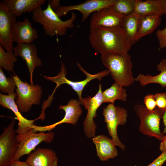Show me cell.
Wrapping results in <instances>:
<instances>
[{
    "label": "cell",
    "instance_id": "cell-33",
    "mask_svg": "<svg viewBox=\"0 0 166 166\" xmlns=\"http://www.w3.org/2000/svg\"><path fill=\"white\" fill-rule=\"evenodd\" d=\"M60 1L52 0L49 2V4L52 9L54 11L56 10L60 6Z\"/></svg>",
    "mask_w": 166,
    "mask_h": 166
},
{
    "label": "cell",
    "instance_id": "cell-36",
    "mask_svg": "<svg viewBox=\"0 0 166 166\" xmlns=\"http://www.w3.org/2000/svg\"><path fill=\"white\" fill-rule=\"evenodd\" d=\"M162 118L164 126L162 132L164 134H166V109L163 110V114Z\"/></svg>",
    "mask_w": 166,
    "mask_h": 166
},
{
    "label": "cell",
    "instance_id": "cell-1",
    "mask_svg": "<svg viewBox=\"0 0 166 166\" xmlns=\"http://www.w3.org/2000/svg\"><path fill=\"white\" fill-rule=\"evenodd\" d=\"M89 40L93 49L101 55L128 53L132 46L121 27L90 28Z\"/></svg>",
    "mask_w": 166,
    "mask_h": 166
},
{
    "label": "cell",
    "instance_id": "cell-35",
    "mask_svg": "<svg viewBox=\"0 0 166 166\" xmlns=\"http://www.w3.org/2000/svg\"><path fill=\"white\" fill-rule=\"evenodd\" d=\"M161 141L159 146L160 149L162 152H166V135H164Z\"/></svg>",
    "mask_w": 166,
    "mask_h": 166
},
{
    "label": "cell",
    "instance_id": "cell-32",
    "mask_svg": "<svg viewBox=\"0 0 166 166\" xmlns=\"http://www.w3.org/2000/svg\"><path fill=\"white\" fill-rule=\"evenodd\" d=\"M166 161V152H162L158 157L147 166H162Z\"/></svg>",
    "mask_w": 166,
    "mask_h": 166
},
{
    "label": "cell",
    "instance_id": "cell-7",
    "mask_svg": "<svg viewBox=\"0 0 166 166\" xmlns=\"http://www.w3.org/2000/svg\"><path fill=\"white\" fill-rule=\"evenodd\" d=\"M102 115L109 135L116 145L124 151L125 146L118 138L117 128L118 125H124L126 123L128 116L127 110L121 107L115 106L114 104H109L103 108Z\"/></svg>",
    "mask_w": 166,
    "mask_h": 166
},
{
    "label": "cell",
    "instance_id": "cell-37",
    "mask_svg": "<svg viewBox=\"0 0 166 166\" xmlns=\"http://www.w3.org/2000/svg\"><path fill=\"white\" fill-rule=\"evenodd\" d=\"M165 0V7H166V11H165V13L164 15H165V17L166 18V0Z\"/></svg>",
    "mask_w": 166,
    "mask_h": 166
},
{
    "label": "cell",
    "instance_id": "cell-23",
    "mask_svg": "<svg viewBox=\"0 0 166 166\" xmlns=\"http://www.w3.org/2000/svg\"><path fill=\"white\" fill-rule=\"evenodd\" d=\"M141 18L134 12L123 17L121 27L132 46L136 42V38Z\"/></svg>",
    "mask_w": 166,
    "mask_h": 166
},
{
    "label": "cell",
    "instance_id": "cell-25",
    "mask_svg": "<svg viewBox=\"0 0 166 166\" xmlns=\"http://www.w3.org/2000/svg\"><path fill=\"white\" fill-rule=\"evenodd\" d=\"M103 103L114 104L116 100L126 101L128 95L123 87L115 82L109 88L102 92Z\"/></svg>",
    "mask_w": 166,
    "mask_h": 166
},
{
    "label": "cell",
    "instance_id": "cell-9",
    "mask_svg": "<svg viewBox=\"0 0 166 166\" xmlns=\"http://www.w3.org/2000/svg\"><path fill=\"white\" fill-rule=\"evenodd\" d=\"M14 119L0 136V166H9L14 161L18 142Z\"/></svg>",
    "mask_w": 166,
    "mask_h": 166
},
{
    "label": "cell",
    "instance_id": "cell-14",
    "mask_svg": "<svg viewBox=\"0 0 166 166\" xmlns=\"http://www.w3.org/2000/svg\"><path fill=\"white\" fill-rule=\"evenodd\" d=\"M111 6L103 8L93 13L90 20V28L121 27L123 17L115 12Z\"/></svg>",
    "mask_w": 166,
    "mask_h": 166
},
{
    "label": "cell",
    "instance_id": "cell-31",
    "mask_svg": "<svg viewBox=\"0 0 166 166\" xmlns=\"http://www.w3.org/2000/svg\"><path fill=\"white\" fill-rule=\"evenodd\" d=\"M144 101L145 107L148 110L152 111L155 109L156 105L154 95L149 94L146 95Z\"/></svg>",
    "mask_w": 166,
    "mask_h": 166
},
{
    "label": "cell",
    "instance_id": "cell-20",
    "mask_svg": "<svg viewBox=\"0 0 166 166\" xmlns=\"http://www.w3.org/2000/svg\"><path fill=\"white\" fill-rule=\"evenodd\" d=\"M165 11V0H136L134 12L140 17L154 14L161 17Z\"/></svg>",
    "mask_w": 166,
    "mask_h": 166
},
{
    "label": "cell",
    "instance_id": "cell-17",
    "mask_svg": "<svg viewBox=\"0 0 166 166\" xmlns=\"http://www.w3.org/2000/svg\"><path fill=\"white\" fill-rule=\"evenodd\" d=\"M14 42L18 43H32L38 38L37 30L33 28L30 20L26 18L22 22L17 21L12 30Z\"/></svg>",
    "mask_w": 166,
    "mask_h": 166
},
{
    "label": "cell",
    "instance_id": "cell-12",
    "mask_svg": "<svg viewBox=\"0 0 166 166\" xmlns=\"http://www.w3.org/2000/svg\"><path fill=\"white\" fill-rule=\"evenodd\" d=\"M115 0H87L78 4L61 6L54 11L59 18L66 15L70 11L77 10L82 15L81 22L85 21L90 14L106 7L112 6Z\"/></svg>",
    "mask_w": 166,
    "mask_h": 166
},
{
    "label": "cell",
    "instance_id": "cell-4",
    "mask_svg": "<svg viewBox=\"0 0 166 166\" xmlns=\"http://www.w3.org/2000/svg\"><path fill=\"white\" fill-rule=\"evenodd\" d=\"M133 109L140 121V132L145 135L154 137L161 141L164 136L161 131L160 127L163 110L157 108L150 111L141 104L136 105Z\"/></svg>",
    "mask_w": 166,
    "mask_h": 166
},
{
    "label": "cell",
    "instance_id": "cell-21",
    "mask_svg": "<svg viewBox=\"0 0 166 166\" xmlns=\"http://www.w3.org/2000/svg\"><path fill=\"white\" fill-rule=\"evenodd\" d=\"M46 0H3L5 6L17 17L23 13L33 12L41 7Z\"/></svg>",
    "mask_w": 166,
    "mask_h": 166
},
{
    "label": "cell",
    "instance_id": "cell-18",
    "mask_svg": "<svg viewBox=\"0 0 166 166\" xmlns=\"http://www.w3.org/2000/svg\"><path fill=\"white\" fill-rule=\"evenodd\" d=\"M26 161L30 166H57L58 158L52 149L39 148L29 155Z\"/></svg>",
    "mask_w": 166,
    "mask_h": 166
},
{
    "label": "cell",
    "instance_id": "cell-13",
    "mask_svg": "<svg viewBox=\"0 0 166 166\" xmlns=\"http://www.w3.org/2000/svg\"><path fill=\"white\" fill-rule=\"evenodd\" d=\"M81 105L79 101L75 99L70 100L66 105H60L59 109L65 112L63 118L61 121L50 125L38 126L34 124L32 126L34 131L36 132H50L57 125L65 123L76 124L82 113Z\"/></svg>",
    "mask_w": 166,
    "mask_h": 166
},
{
    "label": "cell",
    "instance_id": "cell-16",
    "mask_svg": "<svg viewBox=\"0 0 166 166\" xmlns=\"http://www.w3.org/2000/svg\"><path fill=\"white\" fill-rule=\"evenodd\" d=\"M17 97L16 93L6 95L0 93V104L3 107L12 110L14 113L18 121V126L16 130L17 134H23L30 129L34 125L36 119L30 120L24 117L21 114L15 103L14 99Z\"/></svg>",
    "mask_w": 166,
    "mask_h": 166
},
{
    "label": "cell",
    "instance_id": "cell-15",
    "mask_svg": "<svg viewBox=\"0 0 166 166\" xmlns=\"http://www.w3.org/2000/svg\"><path fill=\"white\" fill-rule=\"evenodd\" d=\"M14 54L16 57H21L26 61L29 73L30 84L34 85L33 76L34 69L42 65L41 59L38 57L36 46L32 43H18L14 47Z\"/></svg>",
    "mask_w": 166,
    "mask_h": 166
},
{
    "label": "cell",
    "instance_id": "cell-24",
    "mask_svg": "<svg viewBox=\"0 0 166 166\" xmlns=\"http://www.w3.org/2000/svg\"><path fill=\"white\" fill-rule=\"evenodd\" d=\"M161 21V17L158 15L141 17L136 38V42L144 36L152 33L160 25Z\"/></svg>",
    "mask_w": 166,
    "mask_h": 166
},
{
    "label": "cell",
    "instance_id": "cell-22",
    "mask_svg": "<svg viewBox=\"0 0 166 166\" xmlns=\"http://www.w3.org/2000/svg\"><path fill=\"white\" fill-rule=\"evenodd\" d=\"M157 70L160 71L158 75L152 76L149 74L145 75L140 73L135 78L142 87L151 83L160 84L162 88L166 87V58L162 59L157 65Z\"/></svg>",
    "mask_w": 166,
    "mask_h": 166
},
{
    "label": "cell",
    "instance_id": "cell-2",
    "mask_svg": "<svg viewBox=\"0 0 166 166\" xmlns=\"http://www.w3.org/2000/svg\"><path fill=\"white\" fill-rule=\"evenodd\" d=\"M101 59L115 82L123 87H127L135 81L132 74L131 57L128 53L106 54L101 55Z\"/></svg>",
    "mask_w": 166,
    "mask_h": 166
},
{
    "label": "cell",
    "instance_id": "cell-6",
    "mask_svg": "<svg viewBox=\"0 0 166 166\" xmlns=\"http://www.w3.org/2000/svg\"><path fill=\"white\" fill-rule=\"evenodd\" d=\"M15 81L17 97L15 101L21 113L27 112L33 105H39L41 102L42 91L41 86L34 85L23 81L17 75L13 76Z\"/></svg>",
    "mask_w": 166,
    "mask_h": 166
},
{
    "label": "cell",
    "instance_id": "cell-30",
    "mask_svg": "<svg viewBox=\"0 0 166 166\" xmlns=\"http://www.w3.org/2000/svg\"><path fill=\"white\" fill-rule=\"evenodd\" d=\"M156 34L159 42V49L166 47V27L162 30H158Z\"/></svg>",
    "mask_w": 166,
    "mask_h": 166
},
{
    "label": "cell",
    "instance_id": "cell-29",
    "mask_svg": "<svg viewBox=\"0 0 166 166\" xmlns=\"http://www.w3.org/2000/svg\"><path fill=\"white\" fill-rule=\"evenodd\" d=\"M157 108L161 109H166V93H157L154 95Z\"/></svg>",
    "mask_w": 166,
    "mask_h": 166
},
{
    "label": "cell",
    "instance_id": "cell-27",
    "mask_svg": "<svg viewBox=\"0 0 166 166\" xmlns=\"http://www.w3.org/2000/svg\"><path fill=\"white\" fill-rule=\"evenodd\" d=\"M14 53L5 51L0 45V67L9 72H13L17 58Z\"/></svg>",
    "mask_w": 166,
    "mask_h": 166
},
{
    "label": "cell",
    "instance_id": "cell-26",
    "mask_svg": "<svg viewBox=\"0 0 166 166\" xmlns=\"http://www.w3.org/2000/svg\"><path fill=\"white\" fill-rule=\"evenodd\" d=\"M136 0H115L111 7L119 14L124 17L134 12Z\"/></svg>",
    "mask_w": 166,
    "mask_h": 166
},
{
    "label": "cell",
    "instance_id": "cell-8",
    "mask_svg": "<svg viewBox=\"0 0 166 166\" xmlns=\"http://www.w3.org/2000/svg\"><path fill=\"white\" fill-rule=\"evenodd\" d=\"M53 132H35L33 128L25 133L17 134V139L18 142V148L14 158V161L19 160L23 156L30 155L36 146L41 143H51L54 138Z\"/></svg>",
    "mask_w": 166,
    "mask_h": 166
},
{
    "label": "cell",
    "instance_id": "cell-34",
    "mask_svg": "<svg viewBox=\"0 0 166 166\" xmlns=\"http://www.w3.org/2000/svg\"><path fill=\"white\" fill-rule=\"evenodd\" d=\"M9 166H30L26 161L22 162L19 160L13 161Z\"/></svg>",
    "mask_w": 166,
    "mask_h": 166
},
{
    "label": "cell",
    "instance_id": "cell-5",
    "mask_svg": "<svg viewBox=\"0 0 166 166\" xmlns=\"http://www.w3.org/2000/svg\"><path fill=\"white\" fill-rule=\"evenodd\" d=\"M61 68L60 71L58 74L54 77H49L43 76L45 79L55 83L56 86L53 93L56 89L60 85L65 84L71 87L72 89L77 93L78 97V101L81 105H84L83 98L82 97V93L87 84L91 81L94 79H97L100 81L103 77L108 75L110 72L108 70H105L95 74H91L87 72L79 62L77 63L80 70L86 76L85 80L79 81H73L69 80L66 77L67 75L66 69L63 62L61 61Z\"/></svg>",
    "mask_w": 166,
    "mask_h": 166
},
{
    "label": "cell",
    "instance_id": "cell-3",
    "mask_svg": "<svg viewBox=\"0 0 166 166\" xmlns=\"http://www.w3.org/2000/svg\"><path fill=\"white\" fill-rule=\"evenodd\" d=\"M49 2V0L45 9L43 10L41 7L33 12V21L42 25L45 34L47 35L50 37L64 36L68 29L74 27L76 15L74 12H72L69 19L62 21L52 9Z\"/></svg>",
    "mask_w": 166,
    "mask_h": 166
},
{
    "label": "cell",
    "instance_id": "cell-19",
    "mask_svg": "<svg viewBox=\"0 0 166 166\" xmlns=\"http://www.w3.org/2000/svg\"><path fill=\"white\" fill-rule=\"evenodd\" d=\"M92 141L96 146L97 156L101 160L107 161L118 155L116 145L112 139L100 135L93 137Z\"/></svg>",
    "mask_w": 166,
    "mask_h": 166
},
{
    "label": "cell",
    "instance_id": "cell-10",
    "mask_svg": "<svg viewBox=\"0 0 166 166\" xmlns=\"http://www.w3.org/2000/svg\"><path fill=\"white\" fill-rule=\"evenodd\" d=\"M17 16L0 2V45L6 51L14 53L12 30Z\"/></svg>",
    "mask_w": 166,
    "mask_h": 166
},
{
    "label": "cell",
    "instance_id": "cell-11",
    "mask_svg": "<svg viewBox=\"0 0 166 166\" xmlns=\"http://www.w3.org/2000/svg\"><path fill=\"white\" fill-rule=\"evenodd\" d=\"M102 92V85L99 83L98 92L94 96L91 97L89 96L83 98V105L87 110L83 123V129L85 136L88 138L95 136L97 125L93 119L97 117V110L103 103Z\"/></svg>",
    "mask_w": 166,
    "mask_h": 166
},
{
    "label": "cell",
    "instance_id": "cell-28",
    "mask_svg": "<svg viewBox=\"0 0 166 166\" xmlns=\"http://www.w3.org/2000/svg\"><path fill=\"white\" fill-rule=\"evenodd\" d=\"M16 84L13 77H7L3 73L2 68L0 67V90L1 92L8 94L15 93Z\"/></svg>",
    "mask_w": 166,
    "mask_h": 166
}]
</instances>
